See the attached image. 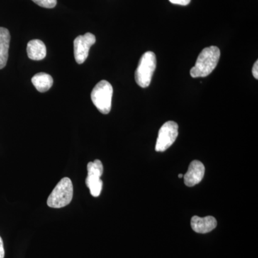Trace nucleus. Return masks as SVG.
<instances>
[{"mask_svg":"<svg viewBox=\"0 0 258 258\" xmlns=\"http://www.w3.org/2000/svg\"><path fill=\"white\" fill-rule=\"evenodd\" d=\"M220 57V50L216 46L203 49L200 52L195 66L190 71L192 78L207 77L217 67Z\"/></svg>","mask_w":258,"mask_h":258,"instance_id":"nucleus-1","label":"nucleus"},{"mask_svg":"<svg viewBox=\"0 0 258 258\" xmlns=\"http://www.w3.org/2000/svg\"><path fill=\"white\" fill-rule=\"evenodd\" d=\"M74 196V186L69 177H64L57 183L50 196L47 204L51 208H62L67 206L72 201Z\"/></svg>","mask_w":258,"mask_h":258,"instance_id":"nucleus-2","label":"nucleus"},{"mask_svg":"<svg viewBox=\"0 0 258 258\" xmlns=\"http://www.w3.org/2000/svg\"><path fill=\"white\" fill-rule=\"evenodd\" d=\"M113 89L111 83L103 80L97 83L91 92V100L94 106L103 114H108L111 110Z\"/></svg>","mask_w":258,"mask_h":258,"instance_id":"nucleus-3","label":"nucleus"},{"mask_svg":"<svg viewBox=\"0 0 258 258\" xmlns=\"http://www.w3.org/2000/svg\"><path fill=\"white\" fill-rule=\"evenodd\" d=\"M157 67V57L152 51H148L141 57L136 70V82L140 87L147 88L152 81L153 74Z\"/></svg>","mask_w":258,"mask_h":258,"instance_id":"nucleus-4","label":"nucleus"},{"mask_svg":"<svg viewBox=\"0 0 258 258\" xmlns=\"http://www.w3.org/2000/svg\"><path fill=\"white\" fill-rule=\"evenodd\" d=\"M88 176L86 179V186L94 198H98L103 188L101 176L103 172V166L101 161L96 159L89 162L87 165Z\"/></svg>","mask_w":258,"mask_h":258,"instance_id":"nucleus-5","label":"nucleus"},{"mask_svg":"<svg viewBox=\"0 0 258 258\" xmlns=\"http://www.w3.org/2000/svg\"><path fill=\"white\" fill-rule=\"evenodd\" d=\"M177 123L174 121L166 122L159 129L155 150L158 152H163L169 149L174 144L178 137Z\"/></svg>","mask_w":258,"mask_h":258,"instance_id":"nucleus-6","label":"nucleus"},{"mask_svg":"<svg viewBox=\"0 0 258 258\" xmlns=\"http://www.w3.org/2000/svg\"><path fill=\"white\" fill-rule=\"evenodd\" d=\"M95 35L90 32L79 35L74 40V56L76 62L83 64L87 59L90 48L96 43Z\"/></svg>","mask_w":258,"mask_h":258,"instance_id":"nucleus-7","label":"nucleus"},{"mask_svg":"<svg viewBox=\"0 0 258 258\" xmlns=\"http://www.w3.org/2000/svg\"><path fill=\"white\" fill-rule=\"evenodd\" d=\"M205 171V166L201 161H191L188 171L184 176V184L187 186H193L199 184L203 179Z\"/></svg>","mask_w":258,"mask_h":258,"instance_id":"nucleus-8","label":"nucleus"},{"mask_svg":"<svg viewBox=\"0 0 258 258\" xmlns=\"http://www.w3.org/2000/svg\"><path fill=\"white\" fill-rule=\"evenodd\" d=\"M217 224L216 219L212 216H194L191 220V228L195 232L200 234H206L211 232L217 227Z\"/></svg>","mask_w":258,"mask_h":258,"instance_id":"nucleus-9","label":"nucleus"},{"mask_svg":"<svg viewBox=\"0 0 258 258\" xmlns=\"http://www.w3.org/2000/svg\"><path fill=\"white\" fill-rule=\"evenodd\" d=\"M28 57L32 60H41L47 54L45 43L40 40H32L28 42L27 46Z\"/></svg>","mask_w":258,"mask_h":258,"instance_id":"nucleus-10","label":"nucleus"},{"mask_svg":"<svg viewBox=\"0 0 258 258\" xmlns=\"http://www.w3.org/2000/svg\"><path fill=\"white\" fill-rule=\"evenodd\" d=\"M10 39L9 30L0 28V70L4 69L8 62Z\"/></svg>","mask_w":258,"mask_h":258,"instance_id":"nucleus-11","label":"nucleus"},{"mask_svg":"<svg viewBox=\"0 0 258 258\" xmlns=\"http://www.w3.org/2000/svg\"><path fill=\"white\" fill-rule=\"evenodd\" d=\"M32 83L39 92L45 93L52 87L53 79L49 74L39 73L32 77Z\"/></svg>","mask_w":258,"mask_h":258,"instance_id":"nucleus-12","label":"nucleus"},{"mask_svg":"<svg viewBox=\"0 0 258 258\" xmlns=\"http://www.w3.org/2000/svg\"><path fill=\"white\" fill-rule=\"evenodd\" d=\"M35 4L45 8H53L57 5V0H32Z\"/></svg>","mask_w":258,"mask_h":258,"instance_id":"nucleus-13","label":"nucleus"},{"mask_svg":"<svg viewBox=\"0 0 258 258\" xmlns=\"http://www.w3.org/2000/svg\"><path fill=\"white\" fill-rule=\"evenodd\" d=\"M171 3L174 5H181V6H186L189 4L191 0H169Z\"/></svg>","mask_w":258,"mask_h":258,"instance_id":"nucleus-14","label":"nucleus"},{"mask_svg":"<svg viewBox=\"0 0 258 258\" xmlns=\"http://www.w3.org/2000/svg\"><path fill=\"white\" fill-rule=\"evenodd\" d=\"M252 75H253L254 78L255 79H258V61L256 60L254 62L253 67L252 69Z\"/></svg>","mask_w":258,"mask_h":258,"instance_id":"nucleus-15","label":"nucleus"},{"mask_svg":"<svg viewBox=\"0 0 258 258\" xmlns=\"http://www.w3.org/2000/svg\"><path fill=\"white\" fill-rule=\"evenodd\" d=\"M5 257L4 244H3V239L0 237V258Z\"/></svg>","mask_w":258,"mask_h":258,"instance_id":"nucleus-16","label":"nucleus"},{"mask_svg":"<svg viewBox=\"0 0 258 258\" xmlns=\"http://www.w3.org/2000/svg\"><path fill=\"white\" fill-rule=\"evenodd\" d=\"M183 174H179V178H182L183 177Z\"/></svg>","mask_w":258,"mask_h":258,"instance_id":"nucleus-17","label":"nucleus"}]
</instances>
